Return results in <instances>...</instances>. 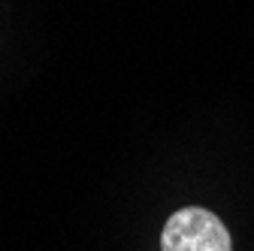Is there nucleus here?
Instances as JSON below:
<instances>
[{
	"label": "nucleus",
	"instance_id": "obj_1",
	"mask_svg": "<svg viewBox=\"0 0 254 251\" xmlns=\"http://www.w3.org/2000/svg\"><path fill=\"white\" fill-rule=\"evenodd\" d=\"M161 251H233V239L215 212L185 206L164 224Z\"/></svg>",
	"mask_w": 254,
	"mask_h": 251
}]
</instances>
